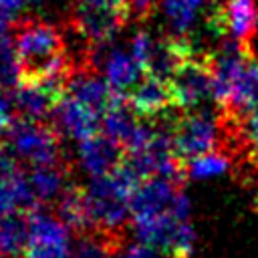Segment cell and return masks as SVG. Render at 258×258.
Wrapping results in <instances>:
<instances>
[{"instance_id":"cell-1","label":"cell","mask_w":258,"mask_h":258,"mask_svg":"<svg viewBox=\"0 0 258 258\" xmlns=\"http://www.w3.org/2000/svg\"><path fill=\"white\" fill-rule=\"evenodd\" d=\"M12 42L20 62V81L71 79L64 36L54 24L26 18L16 24Z\"/></svg>"},{"instance_id":"cell-2","label":"cell","mask_w":258,"mask_h":258,"mask_svg":"<svg viewBox=\"0 0 258 258\" xmlns=\"http://www.w3.org/2000/svg\"><path fill=\"white\" fill-rule=\"evenodd\" d=\"M143 179L123 159L111 173L89 177L83 189V200L89 216V226L115 234L131 218V198Z\"/></svg>"},{"instance_id":"cell-3","label":"cell","mask_w":258,"mask_h":258,"mask_svg":"<svg viewBox=\"0 0 258 258\" xmlns=\"http://www.w3.org/2000/svg\"><path fill=\"white\" fill-rule=\"evenodd\" d=\"M6 151L24 165L36 167L60 161V139L54 127L42 121L18 119L8 131Z\"/></svg>"},{"instance_id":"cell-4","label":"cell","mask_w":258,"mask_h":258,"mask_svg":"<svg viewBox=\"0 0 258 258\" xmlns=\"http://www.w3.org/2000/svg\"><path fill=\"white\" fill-rule=\"evenodd\" d=\"M173 147L179 159H191L196 155L218 149L222 139V117L210 109L200 107L179 115L171 127Z\"/></svg>"},{"instance_id":"cell-5","label":"cell","mask_w":258,"mask_h":258,"mask_svg":"<svg viewBox=\"0 0 258 258\" xmlns=\"http://www.w3.org/2000/svg\"><path fill=\"white\" fill-rule=\"evenodd\" d=\"M28 218V246L24 258H73L71 226L52 212L32 210Z\"/></svg>"},{"instance_id":"cell-6","label":"cell","mask_w":258,"mask_h":258,"mask_svg":"<svg viewBox=\"0 0 258 258\" xmlns=\"http://www.w3.org/2000/svg\"><path fill=\"white\" fill-rule=\"evenodd\" d=\"M169 87L175 107L183 111L208 107L206 103L214 101V79L208 56L189 54L169 79Z\"/></svg>"},{"instance_id":"cell-7","label":"cell","mask_w":258,"mask_h":258,"mask_svg":"<svg viewBox=\"0 0 258 258\" xmlns=\"http://www.w3.org/2000/svg\"><path fill=\"white\" fill-rule=\"evenodd\" d=\"M69 79H44V81H20L12 91L14 109L24 119L42 121L52 115L58 101L64 97Z\"/></svg>"},{"instance_id":"cell-8","label":"cell","mask_w":258,"mask_h":258,"mask_svg":"<svg viewBox=\"0 0 258 258\" xmlns=\"http://www.w3.org/2000/svg\"><path fill=\"white\" fill-rule=\"evenodd\" d=\"M38 204L30 175L8 151H0V216L28 214Z\"/></svg>"},{"instance_id":"cell-9","label":"cell","mask_w":258,"mask_h":258,"mask_svg":"<svg viewBox=\"0 0 258 258\" xmlns=\"http://www.w3.org/2000/svg\"><path fill=\"white\" fill-rule=\"evenodd\" d=\"M91 56H95L109 87L119 95L127 97L133 91V87L145 77V69L135 60L129 48L109 46L107 42L93 46Z\"/></svg>"},{"instance_id":"cell-10","label":"cell","mask_w":258,"mask_h":258,"mask_svg":"<svg viewBox=\"0 0 258 258\" xmlns=\"http://www.w3.org/2000/svg\"><path fill=\"white\" fill-rule=\"evenodd\" d=\"M121 147H123L121 143L107 137L105 133H101V135L95 133L77 143V147H75L77 167L87 177H99V175L111 173L123 161Z\"/></svg>"},{"instance_id":"cell-11","label":"cell","mask_w":258,"mask_h":258,"mask_svg":"<svg viewBox=\"0 0 258 258\" xmlns=\"http://www.w3.org/2000/svg\"><path fill=\"white\" fill-rule=\"evenodd\" d=\"M52 117H54V129L67 139H73L77 143L95 135L103 119L93 107H89L87 103H83L81 99L69 93H64V97L58 101V105L52 111Z\"/></svg>"},{"instance_id":"cell-12","label":"cell","mask_w":258,"mask_h":258,"mask_svg":"<svg viewBox=\"0 0 258 258\" xmlns=\"http://www.w3.org/2000/svg\"><path fill=\"white\" fill-rule=\"evenodd\" d=\"M125 20H127L125 14L119 10L99 8V6H91L83 2H77L75 14H73V24L77 28V34L85 38L91 46L111 42L117 28Z\"/></svg>"},{"instance_id":"cell-13","label":"cell","mask_w":258,"mask_h":258,"mask_svg":"<svg viewBox=\"0 0 258 258\" xmlns=\"http://www.w3.org/2000/svg\"><path fill=\"white\" fill-rule=\"evenodd\" d=\"M159 8L171 36L179 40L189 38L210 18V0H161Z\"/></svg>"},{"instance_id":"cell-14","label":"cell","mask_w":258,"mask_h":258,"mask_svg":"<svg viewBox=\"0 0 258 258\" xmlns=\"http://www.w3.org/2000/svg\"><path fill=\"white\" fill-rule=\"evenodd\" d=\"M224 34L240 44H250L258 32V0H226L216 10Z\"/></svg>"},{"instance_id":"cell-15","label":"cell","mask_w":258,"mask_h":258,"mask_svg":"<svg viewBox=\"0 0 258 258\" xmlns=\"http://www.w3.org/2000/svg\"><path fill=\"white\" fill-rule=\"evenodd\" d=\"M127 101L133 107V111L145 119H155L163 115L169 107H175L169 81L147 73L127 95Z\"/></svg>"},{"instance_id":"cell-16","label":"cell","mask_w":258,"mask_h":258,"mask_svg":"<svg viewBox=\"0 0 258 258\" xmlns=\"http://www.w3.org/2000/svg\"><path fill=\"white\" fill-rule=\"evenodd\" d=\"M224 109H228L236 119H244L248 115L258 113V56L256 54H250L248 62L244 64Z\"/></svg>"},{"instance_id":"cell-17","label":"cell","mask_w":258,"mask_h":258,"mask_svg":"<svg viewBox=\"0 0 258 258\" xmlns=\"http://www.w3.org/2000/svg\"><path fill=\"white\" fill-rule=\"evenodd\" d=\"M67 93L81 99L83 103H87L89 107H93L101 117L107 111V107L111 105V101L115 99V91L109 87V83L105 79H99L93 73H77L71 75L69 79V87Z\"/></svg>"},{"instance_id":"cell-18","label":"cell","mask_w":258,"mask_h":258,"mask_svg":"<svg viewBox=\"0 0 258 258\" xmlns=\"http://www.w3.org/2000/svg\"><path fill=\"white\" fill-rule=\"evenodd\" d=\"M28 175H30V185H32L38 202H46V204L58 202L64 196V191L71 187L69 171L62 165V161L30 167Z\"/></svg>"},{"instance_id":"cell-19","label":"cell","mask_w":258,"mask_h":258,"mask_svg":"<svg viewBox=\"0 0 258 258\" xmlns=\"http://www.w3.org/2000/svg\"><path fill=\"white\" fill-rule=\"evenodd\" d=\"M137 117L139 115L129 105L127 97L117 93L115 99L111 101V105L107 107V111L103 113V119H101L103 133L123 145L127 141V137L131 135L133 127L137 125Z\"/></svg>"},{"instance_id":"cell-20","label":"cell","mask_w":258,"mask_h":258,"mask_svg":"<svg viewBox=\"0 0 258 258\" xmlns=\"http://www.w3.org/2000/svg\"><path fill=\"white\" fill-rule=\"evenodd\" d=\"M28 246V218L22 214L0 216V258H24Z\"/></svg>"},{"instance_id":"cell-21","label":"cell","mask_w":258,"mask_h":258,"mask_svg":"<svg viewBox=\"0 0 258 258\" xmlns=\"http://www.w3.org/2000/svg\"><path fill=\"white\" fill-rule=\"evenodd\" d=\"M232 159L228 153L220 149H212L208 153L196 155L185 161V175L196 181H210L216 177H222L230 171Z\"/></svg>"},{"instance_id":"cell-22","label":"cell","mask_w":258,"mask_h":258,"mask_svg":"<svg viewBox=\"0 0 258 258\" xmlns=\"http://www.w3.org/2000/svg\"><path fill=\"white\" fill-rule=\"evenodd\" d=\"M56 214L75 230H89V216L83 200V189L81 187H69L64 196L56 202Z\"/></svg>"},{"instance_id":"cell-23","label":"cell","mask_w":258,"mask_h":258,"mask_svg":"<svg viewBox=\"0 0 258 258\" xmlns=\"http://www.w3.org/2000/svg\"><path fill=\"white\" fill-rule=\"evenodd\" d=\"M73 258H115L109 234H83L75 240Z\"/></svg>"},{"instance_id":"cell-24","label":"cell","mask_w":258,"mask_h":258,"mask_svg":"<svg viewBox=\"0 0 258 258\" xmlns=\"http://www.w3.org/2000/svg\"><path fill=\"white\" fill-rule=\"evenodd\" d=\"M155 40H157V38H153L147 30H137V32L131 36V40H129V50H131V54L135 56V60L145 69V73H147V62H149V58H151Z\"/></svg>"},{"instance_id":"cell-25","label":"cell","mask_w":258,"mask_h":258,"mask_svg":"<svg viewBox=\"0 0 258 258\" xmlns=\"http://www.w3.org/2000/svg\"><path fill=\"white\" fill-rule=\"evenodd\" d=\"M115 258H173V256H169L167 252H161L157 248H151V246L133 242V244H127L121 250H117L115 252Z\"/></svg>"},{"instance_id":"cell-26","label":"cell","mask_w":258,"mask_h":258,"mask_svg":"<svg viewBox=\"0 0 258 258\" xmlns=\"http://www.w3.org/2000/svg\"><path fill=\"white\" fill-rule=\"evenodd\" d=\"M161 0H127L125 2V18L127 20H145Z\"/></svg>"},{"instance_id":"cell-27","label":"cell","mask_w":258,"mask_h":258,"mask_svg":"<svg viewBox=\"0 0 258 258\" xmlns=\"http://www.w3.org/2000/svg\"><path fill=\"white\" fill-rule=\"evenodd\" d=\"M12 111H14L12 97H8L4 91H0V141H6L10 127L14 125Z\"/></svg>"},{"instance_id":"cell-28","label":"cell","mask_w":258,"mask_h":258,"mask_svg":"<svg viewBox=\"0 0 258 258\" xmlns=\"http://www.w3.org/2000/svg\"><path fill=\"white\" fill-rule=\"evenodd\" d=\"M240 121H242L240 123V135L252 147V151L258 153V113L256 115H248V117H244Z\"/></svg>"},{"instance_id":"cell-29","label":"cell","mask_w":258,"mask_h":258,"mask_svg":"<svg viewBox=\"0 0 258 258\" xmlns=\"http://www.w3.org/2000/svg\"><path fill=\"white\" fill-rule=\"evenodd\" d=\"M83 4H91V6H99V8H109V10H119L125 14V2L127 0H77Z\"/></svg>"},{"instance_id":"cell-30","label":"cell","mask_w":258,"mask_h":258,"mask_svg":"<svg viewBox=\"0 0 258 258\" xmlns=\"http://www.w3.org/2000/svg\"><path fill=\"white\" fill-rule=\"evenodd\" d=\"M10 20H12V16H10V14H6L4 10H0V38H4V36H6V28H8Z\"/></svg>"},{"instance_id":"cell-31","label":"cell","mask_w":258,"mask_h":258,"mask_svg":"<svg viewBox=\"0 0 258 258\" xmlns=\"http://www.w3.org/2000/svg\"><path fill=\"white\" fill-rule=\"evenodd\" d=\"M24 2H32V4H42V2H46V0H24Z\"/></svg>"}]
</instances>
